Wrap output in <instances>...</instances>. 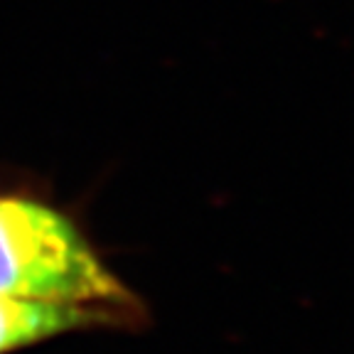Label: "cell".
<instances>
[{"mask_svg": "<svg viewBox=\"0 0 354 354\" xmlns=\"http://www.w3.org/2000/svg\"><path fill=\"white\" fill-rule=\"evenodd\" d=\"M0 295L99 305L140 315L138 298L82 229L39 199L0 194Z\"/></svg>", "mask_w": 354, "mask_h": 354, "instance_id": "6da1fadb", "label": "cell"}, {"mask_svg": "<svg viewBox=\"0 0 354 354\" xmlns=\"http://www.w3.org/2000/svg\"><path fill=\"white\" fill-rule=\"evenodd\" d=\"M140 315L99 305L55 303V300L12 298L0 295V354L59 337L66 332L94 330V327H121L136 322Z\"/></svg>", "mask_w": 354, "mask_h": 354, "instance_id": "7a4b0ae2", "label": "cell"}]
</instances>
